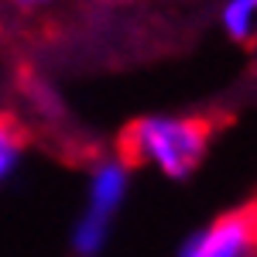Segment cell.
<instances>
[{
  "label": "cell",
  "instance_id": "6da1fadb",
  "mask_svg": "<svg viewBox=\"0 0 257 257\" xmlns=\"http://www.w3.org/2000/svg\"><path fill=\"white\" fill-rule=\"evenodd\" d=\"M209 151V123L182 113H151L127 127L123 158L165 178H189Z\"/></svg>",
  "mask_w": 257,
  "mask_h": 257
},
{
  "label": "cell",
  "instance_id": "7a4b0ae2",
  "mask_svg": "<svg viewBox=\"0 0 257 257\" xmlns=\"http://www.w3.org/2000/svg\"><path fill=\"white\" fill-rule=\"evenodd\" d=\"M131 189V161L123 155H110L99 158L89 168V182H86V206L82 216L72 226V247L82 257H96L106 240H110V226L117 219L120 206Z\"/></svg>",
  "mask_w": 257,
  "mask_h": 257
},
{
  "label": "cell",
  "instance_id": "3957f363",
  "mask_svg": "<svg viewBox=\"0 0 257 257\" xmlns=\"http://www.w3.org/2000/svg\"><path fill=\"white\" fill-rule=\"evenodd\" d=\"M175 257H257V216L254 209L223 213L206 223L178 247Z\"/></svg>",
  "mask_w": 257,
  "mask_h": 257
},
{
  "label": "cell",
  "instance_id": "277c9868",
  "mask_svg": "<svg viewBox=\"0 0 257 257\" xmlns=\"http://www.w3.org/2000/svg\"><path fill=\"white\" fill-rule=\"evenodd\" d=\"M219 24L233 41H250L257 35V0H226Z\"/></svg>",
  "mask_w": 257,
  "mask_h": 257
},
{
  "label": "cell",
  "instance_id": "5b68a950",
  "mask_svg": "<svg viewBox=\"0 0 257 257\" xmlns=\"http://www.w3.org/2000/svg\"><path fill=\"white\" fill-rule=\"evenodd\" d=\"M21 148H24V141H21L18 123L0 117V182L14 175V168L21 161Z\"/></svg>",
  "mask_w": 257,
  "mask_h": 257
},
{
  "label": "cell",
  "instance_id": "8992f818",
  "mask_svg": "<svg viewBox=\"0 0 257 257\" xmlns=\"http://www.w3.org/2000/svg\"><path fill=\"white\" fill-rule=\"evenodd\" d=\"M18 7H45V4H52V0H14Z\"/></svg>",
  "mask_w": 257,
  "mask_h": 257
},
{
  "label": "cell",
  "instance_id": "52a82bcc",
  "mask_svg": "<svg viewBox=\"0 0 257 257\" xmlns=\"http://www.w3.org/2000/svg\"><path fill=\"white\" fill-rule=\"evenodd\" d=\"M254 216H257V206H254Z\"/></svg>",
  "mask_w": 257,
  "mask_h": 257
}]
</instances>
